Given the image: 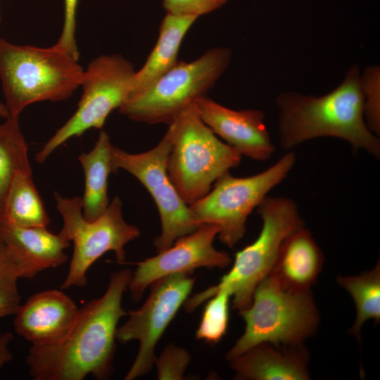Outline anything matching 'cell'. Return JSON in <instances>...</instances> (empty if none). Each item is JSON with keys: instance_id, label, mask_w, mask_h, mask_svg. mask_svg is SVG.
Here are the masks:
<instances>
[{"instance_id": "6da1fadb", "label": "cell", "mask_w": 380, "mask_h": 380, "mask_svg": "<svg viewBox=\"0 0 380 380\" xmlns=\"http://www.w3.org/2000/svg\"><path fill=\"white\" fill-rule=\"evenodd\" d=\"M132 277L129 270L113 273L100 298L79 308L65 334L56 341L31 346L26 362L34 380H83L91 375L106 379L113 371L119 320L127 315L122 307Z\"/></svg>"}, {"instance_id": "7a4b0ae2", "label": "cell", "mask_w": 380, "mask_h": 380, "mask_svg": "<svg viewBox=\"0 0 380 380\" xmlns=\"http://www.w3.org/2000/svg\"><path fill=\"white\" fill-rule=\"evenodd\" d=\"M357 64L347 70L341 83L321 96L282 92L276 99L280 146L285 150L315 138L331 137L347 141L355 151L380 158V140L367 127Z\"/></svg>"}, {"instance_id": "3957f363", "label": "cell", "mask_w": 380, "mask_h": 380, "mask_svg": "<svg viewBox=\"0 0 380 380\" xmlns=\"http://www.w3.org/2000/svg\"><path fill=\"white\" fill-rule=\"evenodd\" d=\"M56 44L42 48L0 38V79L9 114L39 101H60L80 87L83 69Z\"/></svg>"}, {"instance_id": "277c9868", "label": "cell", "mask_w": 380, "mask_h": 380, "mask_svg": "<svg viewBox=\"0 0 380 380\" xmlns=\"http://www.w3.org/2000/svg\"><path fill=\"white\" fill-rule=\"evenodd\" d=\"M167 132L171 141L167 171L188 205L205 196L222 175L241 163V156L203 122L195 102L168 125Z\"/></svg>"}, {"instance_id": "5b68a950", "label": "cell", "mask_w": 380, "mask_h": 380, "mask_svg": "<svg viewBox=\"0 0 380 380\" xmlns=\"http://www.w3.org/2000/svg\"><path fill=\"white\" fill-rule=\"evenodd\" d=\"M256 208L262 222L258 238L236 253L231 270L218 284L187 299L189 309L194 310L222 289L233 297L234 309L248 308L256 287L272 269L284 241L305 226L297 204L291 198L267 196Z\"/></svg>"}, {"instance_id": "8992f818", "label": "cell", "mask_w": 380, "mask_h": 380, "mask_svg": "<svg viewBox=\"0 0 380 380\" xmlns=\"http://www.w3.org/2000/svg\"><path fill=\"white\" fill-rule=\"evenodd\" d=\"M239 314L245 330L227 353L228 360L262 343L277 347L300 346L315 331L319 320L310 291L286 289L270 275L259 283L251 305Z\"/></svg>"}, {"instance_id": "52a82bcc", "label": "cell", "mask_w": 380, "mask_h": 380, "mask_svg": "<svg viewBox=\"0 0 380 380\" xmlns=\"http://www.w3.org/2000/svg\"><path fill=\"white\" fill-rule=\"evenodd\" d=\"M231 58L229 48L216 47L191 62L178 61L148 89L129 98L119 112L134 121L170 125L184 108L206 96Z\"/></svg>"}, {"instance_id": "ba28073f", "label": "cell", "mask_w": 380, "mask_h": 380, "mask_svg": "<svg viewBox=\"0 0 380 380\" xmlns=\"http://www.w3.org/2000/svg\"><path fill=\"white\" fill-rule=\"evenodd\" d=\"M54 198L63 219L60 233L74 246L68 272L61 289L85 286L89 269L107 252L113 251L118 263L125 262V246L137 238L140 231L125 220L119 196H115L103 213L91 221L83 216L81 197H64L55 192Z\"/></svg>"}, {"instance_id": "9c48e42d", "label": "cell", "mask_w": 380, "mask_h": 380, "mask_svg": "<svg viewBox=\"0 0 380 380\" xmlns=\"http://www.w3.org/2000/svg\"><path fill=\"white\" fill-rule=\"evenodd\" d=\"M295 163V153L289 151L267 169L252 176L236 177L229 171L189 208L201 225L216 224L220 241L232 248L244 236L248 215L286 177Z\"/></svg>"}, {"instance_id": "30bf717a", "label": "cell", "mask_w": 380, "mask_h": 380, "mask_svg": "<svg viewBox=\"0 0 380 380\" xmlns=\"http://www.w3.org/2000/svg\"><path fill=\"white\" fill-rule=\"evenodd\" d=\"M135 72L132 64L118 54L91 61L82 73V94L75 112L36 154L37 162L44 163L70 138L101 129L110 113L128 99Z\"/></svg>"}, {"instance_id": "8fae6325", "label": "cell", "mask_w": 380, "mask_h": 380, "mask_svg": "<svg viewBox=\"0 0 380 380\" xmlns=\"http://www.w3.org/2000/svg\"><path fill=\"white\" fill-rule=\"evenodd\" d=\"M170 148L166 132L159 143L147 151L130 153L113 146L111 152L113 172L122 169L132 175L156 203L161 224V233L154 240L158 252L201 226L169 177L166 163Z\"/></svg>"}, {"instance_id": "7c38bea8", "label": "cell", "mask_w": 380, "mask_h": 380, "mask_svg": "<svg viewBox=\"0 0 380 380\" xmlns=\"http://www.w3.org/2000/svg\"><path fill=\"white\" fill-rule=\"evenodd\" d=\"M194 283L195 278L187 273L163 277L151 284L146 302L139 309L127 313L128 319L118 327L116 340L121 343L138 341L139 347L125 380L142 376L151 369L156 360V346L187 299Z\"/></svg>"}, {"instance_id": "4fadbf2b", "label": "cell", "mask_w": 380, "mask_h": 380, "mask_svg": "<svg viewBox=\"0 0 380 380\" xmlns=\"http://www.w3.org/2000/svg\"><path fill=\"white\" fill-rule=\"evenodd\" d=\"M219 227L203 224L194 232L177 239L156 256L137 264L128 288L133 300H141L144 291L157 280L177 273L191 272L198 267L224 268L231 263L229 255L213 246Z\"/></svg>"}, {"instance_id": "5bb4252c", "label": "cell", "mask_w": 380, "mask_h": 380, "mask_svg": "<svg viewBox=\"0 0 380 380\" xmlns=\"http://www.w3.org/2000/svg\"><path fill=\"white\" fill-rule=\"evenodd\" d=\"M195 103L203 122L241 156L258 161H265L272 157L275 148L262 110H233L207 96Z\"/></svg>"}, {"instance_id": "9a60e30c", "label": "cell", "mask_w": 380, "mask_h": 380, "mask_svg": "<svg viewBox=\"0 0 380 380\" xmlns=\"http://www.w3.org/2000/svg\"><path fill=\"white\" fill-rule=\"evenodd\" d=\"M78 310L74 300L60 290L41 291L20 305L14 315V330L32 346L47 344L65 334Z\"/></svg>"}, {"instance_id": "2e32d148", "label": "cell", "mask_w": 380, "mask_h": 380, "mask_svg": "<svg viewBox=\"0 0 380 380\" xmlns=\"http://www.w3.org/2000/svg\"><path fill=\"white\" fill-rule=\"evenodd\" d=\"M0 238L19 263L23 278L32 279L39 272L66 262L65 250L70 241L60 232L47 227H22L0 222Z\"/></svg>"}, {"instance_id": "e0dca14e", "label": "cell", "mask_w": 380, "mask_h": 380, "mask_svg": "<svg viewBox=\"0 0 380 380\" xmlns=\"http://www.w3.org/2000/svg\"><path fill=\"white\" fill-rule=\"evenodd\" d=\"M235 379L241 380H306L308 354L300 346L277 347L268 343L253 346L229 360Z\"/></svg>"}, {"instance_id": "ac0fdd59", "label": "cell", "mask_w": 380, "mask_h": 380, "mask_svg": "<svg viewBox=\"0 0 380 380\" xmlns=\"http://www.w3.org/2000/svg\"><path fill=\"white\" fill-rule=\"evenodd\" d=\"M323 262L320 248L304 226L284 241L268 275L286 289L309 291L322 270Z\"/></svg>"}, {"instance_id": "d6986e66", "label": "cell", "mask_w": 380, "mask_h": 380, "mask_svg": "<svg viewBox=\"0 0 380 380\" xmlns=\"http://www.w3.org/2000/svg\"><path fill=\"white\" fill-rule=\"evenodd\" d=\"M198 18L166 14L155 46L142 68L134 74L128 99L148 89L176 65L181 44Z\"/></svg>"}, {"instance_id": "ffe728a7", "label": "cell", "mask_w": 380, "mask_h": 380, "mask_svg": "<svg viewBox=\"0 0 380 380\" xmlns=\"http://www.w3.org/2000/svg\"><path fill=\"white\" fill-rule=\"evenodd\" d=\"M113 146L108 133L101 130L93 148L78 157L84 173V191L81 198L82 214L89 221L103 214L110 203L108 179L113 172Z\"/></svg>"}, {"instance_id": "44dd1931", "label": "cell", "mask_w": 380, "mask_h": 380, "mask_svg": "<svg viewBox=\"0 0 380 380\" xmlns=\"http://www.w3.org/2000/svg\"><path fill=\"white\" fill-rule=\"evenodd\" d=\"M32 175L19 172L13 177L5 198L2 221L22 227L49 226L50 220Z\"/></svg>"}, {"instance_id": "7402d4cb", "label": "cell", "mask_w": 380, "mask_h": 380, "mask_svg": "<svg viewBox=\"0 0 380 380\" xmlns=\"http://www.w3.org/2000/svg\"><path fill=\"white\" fill-rule=\"evenodd\" d=\"M5 119L0 125V222L3 220L4 201L13 177L19 172H32L19 116L8 114Z\"/></svg>"}, {"instance_id": "603a6c76", "label": "cell", "mask_w": 380, "mask_h": 380, "mask_svg": "<svg viewBox=\"0 0 380 380\" xmlns=\"http://www.w3.org/2000/svg\"><path fill=\"white\" fill-rule=\"evenodd\" d=\"M337 282L353 298L356 308V318L350 329L357 339L361 338V329L365 322L373 319L380 321V264L358 276H338Z\"/></svg>"}, {"instance_id": "cb8c5ba5", "label": "cell", "mask_w": 380, "mask_h": 380, "mask_svg": "<svg viewBox=\"0 0 380 380\" xmlns=\"http://www.w3.org/2000/svg\"><path fill=\"white\" fill-rule=\"evenodd\" d=\"M20 278L23 273L19 263L0 238V319L15 315L20 306Z\"/></svg>"}, {"instance_id": "d4e9b609", "label": "cell", "mask_w": 380, "mask_h": 380, "mask_svg": "<svg viewBox=\"0 0 380 380\" xmlns=\"http://www.w3.org/2000/svg\"><path fill=\"white\" fill-rule=\"evenodd\" d=\"M230 297V293L227 289H222L209 298L196 331L197 339L217 343L224 336L229 322Z\"/></svg>"}, {"instance_id": "484cf974", "label": "cell", "mask_w": 380, "mask_h": 380, "mask_svg": "<svg viewBox=\"0 0 380 380\" xmlns=\"http://www.w3.org/2000/svg\"><path fill=\"white\" fill-rule=\"evenodd\" d=\"M364 100V116L368 128L376 135L380 134V69L369 65L360 75Z\"/></svg>"}, {"instance_id": "4316f807", "label": "cell", "mask_w": 380, "mask_h": 380, "mask_svg": "<svg viewBox=\"0 0 380 380\" xmlns=\"http://www.w3.org/2000/svg\"><path fill=\"white\" fill-rule=\"evenodd\" d=\"M190 356L184 348L173 345L167 346L156 358L158 379H182L189 363Z\"/></svg>"}, {"instance_id": "83f0119b", "label": "cell", "mask_w": 380, "mask_h": 380, "mask_svg": "<svg viewBox=\"0 0 380 380\" xmlns=\"http://www.w3.org/2000/svg\"><path fill=\"white\" fill-rule=\"evenodd\" d=\"M228 0H163L167 14L200 16L224 5Z\"/></svg>"}, {"instance_id": "f1b7e54d", "label": "cell", "mask_w": 380, "mask_h": 380, "mask_svg": "<svg viewBox=\"0 0 380 380\" xmlns=\"http://www.w3.org/2000/svg\"><path fill=\"white\" fill-rule=\"evenodd\" d=\"M78 0H64V20L61 34L56 43L75 59L79 51L75 39L76 13Z\"/></svg>"}, {"instance_id": "f546056e", "label": "cell", "mask_w": 380, "mask_h": 380, "mask_svg": "<svg viewBox=\"0 0 380 380\" xmlns=\"http://www.w3.org/2000/svg\"><path fill=\"white\" fill-rule=\"evenodd\" d=\"M13 340V336L11 332L0 333V372L13 359V354L10 350Z\"/></svg>"}, {"instance_id": "4dcf8cb0", "label": "cell", "mask_w": 380, "mask_h": 380, "mask_svg": "<svg viewBox=\"0 0 380 380\" xmlns=\"http://www.w3.org/2000/svg\"><path fill=\"white\" fill-rule=\"evenodd\" d=\"M9 114V112L6 106V105L0 102V118H6Z\"/></svg>"}, {"instance_id": "1f68e13d", "label": "cell", "mask_w": 380, "mask_h": 380, "mask_svg": "<svg viewBox=\"0 0 380 380\" xmlns=\"http://www.w3.org/2000/svg\"><path fill=\"white\" fill-rule=\"evenodd\" d=\"M0 21H1V15H0Z\"/></svg>"}]
</instances>
